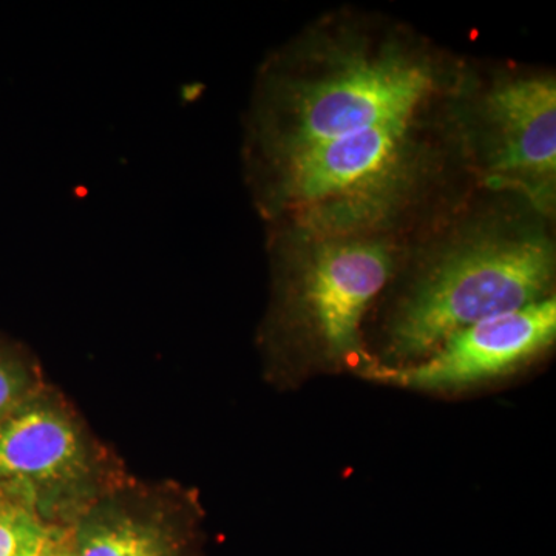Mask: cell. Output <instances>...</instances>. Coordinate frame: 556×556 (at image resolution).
<instances>
[{"label":"cell","mask_w":556,"mask_h":556,"mask_svg":"<svg viewBox=\"0 0 556 556\" xmlns=\"http://www.w3.org/2000/svg\"><path fill=\"white\" fill-rule=\"evenodd\" d=\"M466 58L382 11H325L260 64L244 177L437 108L455 94Z\"/></svg>","instance_id":"obj_1"},{"label":"cell","mask_w":556,"mask_h":556,"mask_svg":"<svg viewBox=\"0 0 556 556\" xmlns=\"http://www.w3.org/2000/svg\"><path fill=\"white\" fill-rule=\"evenodd\" d=\"M555 276V217L478 188L407 241L383 292V356L422 361L460 329L552 298Z\"/></svg>","instance_id":"obj_2"},{"label":"cell","mask_w":556,"mask_h":556,"mask_svg":"<svg viewBox=\"0 0 556 556\" xmlns=\"http://www.w3.org/2000/svg\"><path fill=\"white\" fill-rule=\"evenodd\" d=\"M409 239L266 232L268 313L258 342L274 371L365 372L378 362L365 345V317L396 276Z\"/></svg>","instance_id":"obj_3"},{"label":"cell","mask_w":556,"mask_h":556,"mask_svg":"<svg viewBox=\"0 0 556 556\" xmlns=\"http://www.w3.org/2000/svg\"><path fill=\"white\" fill-rule=\"evenodd\" d=\"M455 123L479 189L515 193L556 217V73L466 58Z\"/></svg>","instance_id":"obj_4"},{"label":"cell","mask_w":556,"mask_h":556,"mask_svg":"<svg viewBox=\"0 0 556 556\" xmlns=\"http://www.w3.org/2000/svg\"><path fill=\"white\" fill-rule=\"evenodd\" d=\"M129 478L53 387L0 422V485L24 493L50 529H68Z\"/></svg>","instance_id":"obj_5"},{"label":"cell","mask_w":556,"mask_h":556,"mask_svg":"<svg viewBox=\"0 0 556 556\" xmlns=\"http://www.w3.org/2000/svg\"><path fill=\"white\" fill-rule=\"evenodd\" d=\"M201 521L193 490L129 478L65 530L73 556H203Z\"/></svg>","instance_id":"obj_6"},{"label":"cell","mask_w":556,"mask_h":556,"mask_svg":"<svg viewBox=\"0 0 556 556\" xmlns=\"http://www.w3.org/2000/svg\"><path fill=\"white\" fill-rule=\"evenodd\" d=\"M555 339L556 299L552 295L460 329L422 361L404 367L376 364L367 376L413 390H460L514 371L547 351Z\"/></svg>","instance_id":"obj_7"},{"label":"cell","mask_w":556,"mask_h":556,"mask_svg":"<svg viewBox=\"0 0 556 556\" xmlns=\"http://www.w3.org/2000/svg\"><path fill=\"white\" fill-rule=\"evenodd\" d=\"M50 530L24 493L0 485V556H36Z\"/></svg>","instance_id":"obj_8"},{"label":"cell","mask_w":556,"mask_h":556,"mask_svg":"<svg viewBox=\"0 0 556 556\" xmlns=\"http://www.w3.org/2000/svg\"><path fill=\"white\" fill-rule=\"evenodd\" d=\"M46 387L42 369L30 351L0 338V422Z\"/></svg>","instance_id":"obj_9"},{"label":"cell","mask_w":556,"mask_h":556,"mask_svg":"<svg viewBox=\"0 0 556 556\" xmlns=\"http://www.w3.org/2000/svg\"><path fill=\"white\" fill-rule=\"evenodd\" d=\"M36 556H73L70 551L67 530L51 529Z\"/></svg>","instance_id":"obj_10"}]
</instances>
